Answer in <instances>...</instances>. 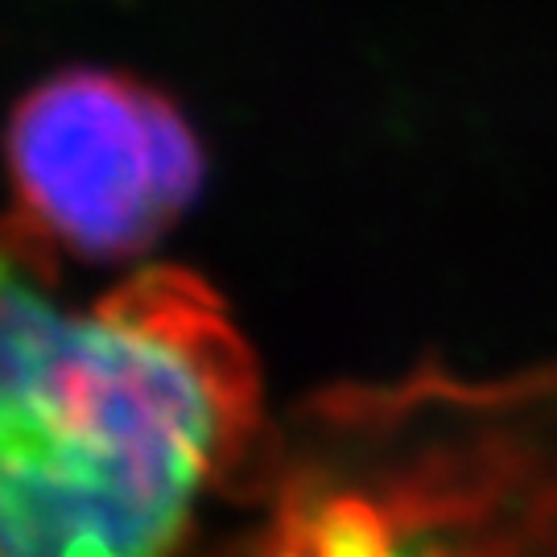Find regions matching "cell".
Here are the masks:
<instances>
[{
	"label": "cell",
	"mask_w": 557,
	"mask_h": 557,
	"mask_svg": "<svg viewBox=\"0 0 557 557\" xmlns=\"http://www.w3.org/2000/svg\"><path fill=\"white\" fill-rule=\"evenodd\" d=\"M273 425L207 281L153 264L79 301L59 248L0 220V557H186Z\"/></svg>",
	"instance_id": "1"
},
{
	"label": "cell",
	"mask_w": 557,
	"mask_h": 557,
	"mask_svg": "<svg viewBox=\"0 0 557 557\" xmlns=\"http://www.w3.org/2000/svg\"><path fill=\"white\" fill-rule=\"evenodd\" d=\"M239 504L202 557H557V359L322 388Z\"/></svg>",
	"instance_id": "2"
},
{
	"label": "cell",
	"mask_w": 557,
	"mask_h": 557,
	"mask_svg": "<svg viewBox=\"0 0 557 557\" xmlns=\"http://www.w3.org/2000/svg\"><path fill=\"white\" fill-rule=\"evenodd\" d=\"M13 215L62 257L149 252L202 186V145L174 103L116 71H62L4 128Z\"/></svg>",
	"instance_id": "3"
}]
</instances>
